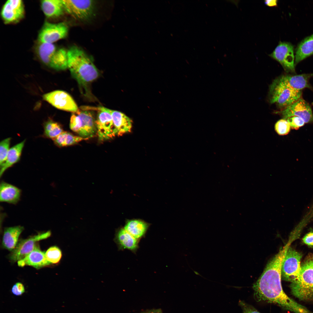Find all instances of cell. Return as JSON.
<instances>
[{
  "mask_svg": "<svg viewBox=\"0 0 313 313\" xmlns=\"http://www.w3.org/2000/svg\"><path fill=\"white\" fill-rule=\"evenodd\" d=\"M290 245L289 243H287L267 264L262 274L253 285L254 297L257 301L274 303L294 313H312L306 307L289 297L282 288V267Z\"/></svg>",
  "mask_w": 313,
  "mask_h": 313,
  "instance_id": "obj_1",
  "label": "cell"
},
{
  "mask_svg": "<svg viewBox=\"0 0 313 313\" xmlns=\"http://www.w3.org/2000/svg\"><path fill=\"white\" fill-rule=\"evenodd\" d=\"M68 68L73 77L82 88L99 76V72L88 54L79 47L74 46L67 51Z\"/></svg>",
  "mask_w": 313,
  "mask_h": 313,
  "instance_id": "obj_2",
  "label": "cell"
},
{
  "mask_svg": "<svg viewBox=\"0 0 313 313\" xmlns=\"http://www.w3.org/2000/svg\"><path fill=\"white\" fill-rule=\"evenodd\" d=\"M290 287L292 295L299 300L313 301V254L305 258L301 265L298 278L291 283Z\"/></svg>",
  "mask_w": 313,
  "mask_h": 313,
  "instance_id": "obj_3",
  "label": "cell"
},
{
  "mask_svg": "<svg viewBox=\"0 0 313 313\" xmlns=\"http://www.w3.org/2000/svg\"><path fill=\"white\" fill-rule=\"evenodd\" d=\"M37 56L45 65L54 69L63 70L68 68L67 51L54 44L39 42Z\"/></svg>",
  "mask_w": 313,
  "mask_h": 313,
  "instance_id": "obj_4",
  "label": "cell"
},
{
  "mask_svg": "<svg viewBox=\"0 0 313 313\" xmlns=\"http://www.w3.org/2000/svg\"><path fill=\"white\" fill-rule=\"evenodd\" d=\"M269 90L270 103L283 108L296 101L302 95L301 91L295 90L289 86L281 76L273 81Z\"/></svg>",
  "mask_w": 313,
  "mask_h": 313,
  "instance_id": "obj_5",
  "label": "cell"
},
{
  "mask_svg": "<svg viewBox=\"0 0 313 313\" xmlns=\"http://www.w3.org/2000/svg\"><path fill=\"white\" fill-rule=\"evenodd\" d=\"M70 127L79 136L89 139L97 133L95 120L90 112L80 110L73 113L71 117Z\"/></svg>",
  "mask_w": 313,
  "mask_h": 313,
  "instance_id": "obj_6",
  "label": "cell"
},
{
  "mask_svg": "<svg viewBox=\"0 0 313 313\" xmlns=\"http://www.w3.org/2000/svg\"><path fill=\"white\" fill-rule=\"evenodd\" d=\"M301 253L290 247L282 264L281 276L286 281L291 283L298 278L301 270Z\"/></svg>",
  "mask_w": 313,
  "mask_h": 313,
  "instance_id": "obj_7",
  "label": "cell"
},
{
  "mask_svg": "<svg viewBox=\"0 0 313 313\" xmlns=\"http://www.w3.org/2000/svg\"><path fill=\"white\" fill-rule=\"evenodd\" d=\"M62 2L64 11L77 19L88 20L94 13V1L62 0Z\"/></svg>",
  "mask_w": 313,
  "mask_h": 313,
  "instance_id": "obj_8",
  "label": "cell"
},
{
  "mask_svg": "<svg viewBox=\"0 0 313 313\" xmlns=\"http://www.w3.org/2000/svg\"><path fill=\"white\" fill-rule=\"evenodd\" d=\"M96 109L98 111L95 123L97 134L99 140L104 141L111 139L117 135L114 126L110 109L99 107Z\"/></svg>",
  "mask_w": 313,
  "mask_h": 313,
  "instance_id": "obj_9",
  "label": "cell"
},
{
  "mask_svg": "<svg viewBox=\"0 0 313 313\" xmlns=\"http://www.w3.org/2000/svg\"><path fill=\"white\" fill-rule=\"evenodd\" d=\"M51 234L50 231L39 233L28 239H21L18 242L15 248L9 255L10 260L12 262L18 261L24 258L28 254L38 247L37 242L46 239Z\"/></svg>",
  "mask_w": 313,
  "mask_h": 313,
  "instance_id": "obj_10",
  "label": "cell"
},
{
  "mask_svg": "<svg viewBox=\"0 0 313 313\" xmlns=\"http://www.w3.org/2000/svg\"><path fill=\"white\" fill-rule=\"evenodd\" d=\"M68 30V26L64 23L45 22L38 34V41L41 43L54 44L65 37Z\"/></svg>",
  "mask_w": 313,
  "mask_h": 313,
  "instance_id": "obj_11",
  "label": "cell"
},
{
  "mask_svg": "<svg viewBox=\"0 0 313 313\" xmlns=\"http://www.w3.org/2000/svg\"><path fill=\"white\" fill-rule=\"evenodd\" d=\"M269 55L280 63L286 71L295 72L294 46L290 43L280 41Z\"/></svg>",
  "mask_w": 313,
  "mask_h": 313,
  "instance_id": "obj_12",
  "label": "cell"
},
{
  "mask_svg": "<svg viewBox=\"0 0 313 313\" xmlns=\"http://www.w3.org/2000/svg\"><path fill=\"white\" fill-rule=\"evenodd\" d=\"M43 98L44 100L57 109L73 113L79 110L72 97L64 91H53L44 94Z\"/></svg>",
  "mask_w": 313,
  "mask_h": 313,
  "instance_id": "obj_13",
  "label": "cell"
},
{
  "mask_svg": "<svg viewBox=\"0 0 313 313\" xmlns=\"http://www.w3.org/2000/svg\"><path fill=\"white\" fill-rule=\"evenodd\" d=\"M281 113L284 119L293 116L302 119L305 123L313 121V114L311 107L304 99L301 98L292 104L283 108Z\"/></svg>",
  "mask_w": 313,
  "mask_h": 313,
  "instance_id": "obj_14",
  "label": "cell"
},
{
  "mask_svg": "<svg viewBox=\"0 0 313 313\" xmlns=\"http://www.w3.org/2000/svg\"><path fill=\"white\" fill-rule=\"evenodd\" d=\"M25 10L21 0H8L4 4L1 11V16L6 24L16 23L24 17Z\"/></svg>",
  "mask_w": 313,
  "mask_h": 313,
  "instance_id": "obj_15",
  "label": "cell"
},
{
  "mask_svg": "<svg viewBox=\"0 0 313 313\" xmlns=\"http://www.w3.org/2000/svg\"><path fill=\"white\" fill-rule=\"evenodd\" d=\"M114 239L119 250L127 249L135 253L139 248V241L134 238L124 228H121L118 231Z\"/></svg>",
  "mask_w": 313,
  "mask_h": 313,
  "instance_id": "obj_16",
  "label": "cell"
},
{
  "mask_svg": "<svg viewBox=\"0 0 313 313\" xmlns=\"http://www.w3.org/2000/svg\"><path fill=\"white\" fill-rule=\"evenodd\" d=\"M17 262L19 266L23 267L28 265L38 269L51 264L47 260L45 253L41 251L38 247Z\"/></svg>",
  "mask_w": 313,
  "mask_h": 313,
  "instance_id": "obj_17",
  "label": "cell"
},
{
  "mask_svg": "<svg viewBox=\"0 0 313 313\" xmlns=\"http://www.w3.org/2000/svg\"><path fill=\"white\" fill-rule=\"evenodd\" d=\"M21 190L17 187L4 181L0 185V201L13 204H16L20 200Z\"/></svg>",
  "mask_w": 313,
  "mask_h": 313,
  "instance_id": "obj_18",
  "label": "cell"
},
{
  "mask_svg": "<svg viewBox=\"0 0 313 313\" xmlns=\"http://www.w3.org/2000/svg\"><path fill=\"white\" fill-rule=\"evenodd\" d=\"M23 230L24 227L20 225L5 228L3 238V247L12 251L16 246L19 237Z\"/></svg>",
  "mask_w": 313,
  "mask_h": 313,
  "instance_id": "obj_19",
  "label": "cell"
},
{
  "mask_svg": "<svg viewBox=\"0 0 313 313\" xmlns=\"http://www.w3.org/2000/svg\"><path fill=\"white\" fill-rule=\"evenodd\" d=\"M313 74H303L299 75H285L281 76L285 82L294 89L301 91L305 88H312L309 83L310 78Z\"/></svg>",
  "mask_w": 313,
  "mask_h": 313,
  "instance_id": "obj_20",
  "label": "cell"
},
{
  "mask_svg": "<svg viewBox=\"0 0 313 313\" xmlns=\"http://www.w3.org/2000/svg\"><path fill=\"white\" fill-rule=\"evenodd\" d=\"M110 112L117 135H121L130 132L132 127L131 120L119 111L110 110Z\"/></svg>",
  "mask_w": 313,
  "mask_h": 313,
  "instance_id": "obj_21",
  "label": "cell"
},
{
  "mask_svg": "<svg viewBox=\"0 0 313 313\" xmlns=\"http://www.w3.org/2000/svg\"><path fill=\"white\" fill-rule=\"evenodd\" d=\"M26 140L16 144L10 148L4 163L0 166V176L1 177L5 172L20 160Z\"/></svg>",
  "mask_w": 313,
  "mask_h": 313,
  "instance_id": "obj_22",
  "label": "cell"
},
{
  "mask_svg": "<svg viewBox=\"0 0 313 313\" xmlns=\"http://www.w3.org/2000/svg\"><path fill=\"white\" fill-rule=\"evenodd\" d=\"M41 6L44 15L49 18L58 17L64 11L62 0H42Z\"/></svg>",
  "mask_w": 313,
  "mask_h": 313,
  "instance_id": "obj_23",
  "label": "cell"
},
{
  "mask_svg": "<svg viewBox=\"0 0 313 313\" xmlns=\"http://www.w3.org/2000/svg\"><path fill=\"white\" fill-rule=\"evenodd\" d=\"M149 227L148 224L139 220L128 221L124 229L136 239L139 240L144 237Z\"/></svg>",
  "mask_w": 313,
  "mask_h": 313,
  "instance_id": "obj_24",
  "label": "cell"
},
{
  "mask_svg": "<svg viewBox=\"0 0 313 313\" xmlns=\"http://www.w3.org/2000/svg\"><path fill=\"white\" fill-rule=\"evenodd\" d=\"M313 54V34L302 40L296 51L295 63L297 64Z\"/></svg>",
  "mask_w": 313,
  "mask_h": 313,
  "instance_id": "obj_25",
  "label": "cell"
},
{
  "mask_svg": "<svg viewBox=\"0 0 313 313\" xmlns=\"http://www.w3.org/2000/svg\"><path fill=\"white\" fill-rule=\"evenodd\" d=\"M88 139L79 136H74L67 132L63 131L53 141L56 145L63 147L74 145Z\"/></svg>",
  "mask_w": 313,
  "mask_h": 313,
  "instance_id": "obj_26",
  "label": "cell"
},
{
  "mask_svg": "<svg viewBox=\"0 0 313 313\" xmlns=\"http://www.w3.org/2000/svg\"><path fill=\"white\" fill-rule=\"evenodd\" d=\"M44 132L43 136L53 140L63 131L61 125L51 119H49L43 124Z\"/></svg>",
  "mask_w": 313,
  "mask_h": 313,
  "instance_id": "obj_27",
  "label": "cell"
},
{
  "mask_svg": "<svg viewBox=\"0 0 313 313\" xmlns=\"http://www.w3.org/2000/svg\"><path fill=\"white\" fill-rule=\"evenodd\" d=\"M47 261L51 264H57L60 261L62 256L61 250L57 246H54L50 247L45 253Z\"/></svg>",
  "mask_w": 313,
  "mask_h": 313,
  "instance_id": "obj_28",
  "label": "cell"
},
{
  "mask_svg": "<svg viewBox=\"0 0 313 313\" xmlns=\"http://www.w3.org/2000/svg\"><path fill=\"white\" fill-rule=\"evenodd\" d=\"M11 138L8 137L5 139L0 143V165H2L6 160L9 152Z\"/></svg>",
  "mask_w": 313,
  "mask_h": 313,
  "instance_id": "obj_29",
  "label": "cell"
},
{
  "mask_svg": "<svg viewBox=\"0 0 313 313\" xmlns=\"http://www.w3.org/2000/svg\"><path fill=\"white\" fill-rule=\"evenodd\" d=\"M275 129L277 133L281 135L287 134L291 128L289 123L284 119L278 121L275 125Z\"/></svg>",
  "mask_w": 313,
  "mask_h": 313,
  "instance_id": "obj_30",
  "label": "cell"
},
{
  "mask_svg": "<svg viewBox=\"0 0 313 313\" xmlns=\"http://www.w3.org/2000/svg\"><path fill=\"white\" fill-rule=\"evenodd\" d=\"M286 119L289 123L291 128L295 130L298 129L300 127L303 126L305 123L302 119L298 117H292Z\"/></svg>",
  "mask_w": 313,
  "mask_h": 313,
  "instance_id": "obj_31",
  "label": "cell"
},
{
  "mask_svg": "<svg viewBox=\"0 0 313 313\" xmlns=\"http://www.w3.org/2000/svg\"><path fill=\"white\" fill-rule=\"evenodd\" d=\"M239 303L242 310L243 313H261L253 306L243 301H240Z\"/></svg>",
  "mask_w": 313,
  "mask_h": 313,
  "instance_id": "obj_32",
  "label": "cell"
},
{
  "mask_svg": "<svg viewBox=\"0 0 313 313\" xmlns=\"http://www.w3.org/2000/svg\"><path fill=\"white\" fill-rule=\"evenodd\" d=\"M302 240L303 243L307 245L313 246V232H310L306 234Z\"/></svg>",
  "mask_w": 313,
  "mask_h": 313,
  "instance_id": "obj_33",
  "label": "cell"
},
{
  "mask_svg": "<svg viewBox=\"0 0 313 313\" xmlns=\"http://www.w3.org/2000/svg\"><path fill=\"white\" fill-rule=\"evenodd\" d=\"M278 1L276 0H266L264 1L265 4L269 7L276 6Z\"/></svg>",
  "mask_w": 313,
  "mask_h": 313,
  "instance_id": "obj_34",
  "label": "cell"
},
{
  "mask_svg": "<svg viewBox=\"0 0 313 313\" xmlns=\"http://www.w3.org/2000/svg\"><path fill=\"white\" fill-rule=\"evenodd\" d=\"M11 291L13 294L17 296H21L22 294L19 291L15 284L13 285L12 287Z\"/></svg>",
  "mask_w": 313,
  "mask_h": 313,
  "instance_id": "obj_35",
  "label": "cell"
},
{
  "mask_svg": "<svg viewBox=\"0 0 313 313\" xmlns=\"http://www.w3.org/2000/svg\"><path fill=\"white\" fill-rule=\"evenodd\" d=\"M19 291L22 294L25 292V289L23 284L21 282H18L15 284Z\"/></svg>",
  "mask_w": 313,
  "mask_h": 313,
  "instance_id": "obj_36",
  "label": "cell"
},
{
  "mask_svg": "<svg viewBox=\"0 0 313 313\" xmlns=\"http://www.w3.org/2000/svg\"><path fill=\"white\" fill-rule=\"evenodd\" d=\"M144 313H162L160 310H156L149 311Z\"/></svg>",
  "mask_w": 313,
  "mask_h": 313,
  "instance_id": "obj_37",
  "label": "cell"
},
{
  "mask_svg": "<svg viewBox=\"0 0 313 313\" xmlns=\"http://www.w3.org/2000/svg\"><path fill=\"white\" fill-rule=\"evenodd\" d=\"M191 269H192L191 268ZM192 270H193V272H194V273H195V274H196V275H199V276H201V275H200V274H199V273H198V272H197V271H194V270H192Z\"/></svg>",
  "mask_w": 313,
  "mask_h": 313,
  "instance_id": "obj_38",
  "label": "cell"
}]
</instances>
